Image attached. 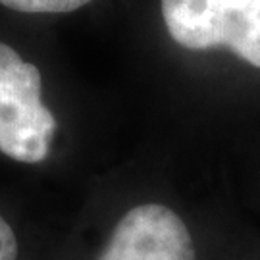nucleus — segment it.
Listing matches in <instances>:
<instances>
[{
    "instance_id": "5",
    "label": "nucleus",
    "mask_w": 260,
    "mask_h": 260,
    "mask_svg": "<svg viewBox=\"0 0 260 260\" xmlns=\"http://www.w3.org/2000/svg\"><path fill=\"white\" fill-rule=\"evenodd\" d=\"M0 260H18V237L2 216H0Z\"/></svg>"
},
{
    "instance_id": "1",
    "label": "nucleus",
    "mask_w": 260,
    "mask_h": 260,
    "mask_svg": "<svg viewBox=\"0 0 260 260\" xmlns=\"http://www.w3.org/2000/svg\"><path fill=\"white\" fill-rule=\"evenodd\" d=\"M41 87L37 66L0 43V152L23 164H37L48 156L56 131Z\"/></svg>"
},
{
    "instance_id": "4",
    "label": "nucleus",
    "mask_w": 260,
    "mask_h": 260,
    "mask_svg": "<svg viewBox=\"0 0 260 260\" xmlns=\"http://www.w3.org/2000/svg\"><path fill=\"white\" fill-rule=\"evenodd\" d=\"M93 0H0L2 6L23 14H68Z\"/></svg>"
},
{
    "instance_id": "3",
    "label": "nucleus",
    "mask_w": 260,
    "mask_h": 260,
    "mask_svg": "<svg viewBox=\"0 0 260 260\" xmlns=\"http://www.w3.org/2000/svg\"><path fill=\"white\" fill-rule=\"evenodd\" d=\"M99 260H197L185 222L164 205H139L121 216Z\"/></svg>"
},
{
    "instance_id": "2",
    "label": "nucleus",
    "mask_w": 260,
    "mask_h": 260,
    "mask_svg": "<svg viewBox=\"0 0 260 260\" xmlns=\"http://www.w3.org/2000/svg\"><path fill=\"white\" fill-rule=\"evenodd\" d=\"M170 37L187 50L225 47L260 70V0H160Z\"/></svg>"
}]
</instances>
